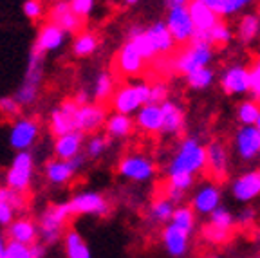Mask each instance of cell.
<instances>
[{
	"mask_svg": "<svg viewBox=\"0 0 260 258\" xmlns=\"http://www.w3.org/2000/svg\"><path fill=\"white\" fill-rule=\"evenodd\" d=\"M204 170H206V145L195 136L181 139L172 157L168 159L167 175L188 174L197 177Z\"/></svg>",
	"mask_w": 260,
	"mask_h": 258,
	"instance_id": "obj_2",
	"label": "cell"
},
{
	"mask_svg": "<svg viewBox=\"0 0 260 258\" xmlns=\"http://www.w3.org/2000/svg\"><path fill=\"white\" fill-rule=\"evenodd\" d=\"M45 78V54L38 53L35 49H31L27 58V67H25V74L22 85L16 89L15 100L20 103V107H31L37 103L38 96L42 92V85H44Z\"/></svg>",
	"mask_w": 260,
	"mask_h": 258,
	"instance_id": "obj_4",
	"label": "cell"
},
{
	"mask_svg": "<svg viewBox=\"0 0 260 258\" xmlns=\"http://www.w3.org/2000/svg\"><path fill=\"white\" fill-rule=\"evenodd\" d=\"M121 2H123V4H125V6H130V8H132V6L139 4L141 0H121Z\"/></svg>",
	"mask_w": 260,
	"mask_h": 258,
	"instance_id": "obj_55",
	"label": "cell"
},
{
	"mask_svg": "<svg viewBox=\"0 0 260 258\" xmlns=\"http://www.w3.org/2000/svg\"><path fill=\"white\" fill-rule=\"evenodd\" d=\"M190 0H165V8L168 9H177V8H186Z\"/></svg>",
	"mask_w": 260,
	"mask_h": 258,
	"instance_id": "obj_54",
	"label": "cell"
},
{
	"mask_svg": "<svg viewBox=\"0 0 260 258\" xmlns=\"http://www.w3.org/2000/svg\"><path fill=\"white\" fill-rule=\"evenodd\" d=\"M22 107L20 103L15 100L13 96H4L0 98V119L2 121H15L20 117Z\"/></svg>",
	"mask_w": 260,
	"mask_h": 258,
	"instance_id": "obj_43",
	"label": "cell"
},
{
	"mask_svg": "<svg viewBox=\"0 0 260 258\" xmlns=\"http://www.w3.org/2000/svg\"><path fill=\"white\" fill-rule=\"evenodd\" d=\"M73 211L69 208V202H60V204L47 206L40 215L38 224V240L44 246H54L63 238L65 228L73 218Z\"/></svg>",
	"mask_w": 260,
	"mask_h": 258,
	"instance_id": "obj_5",
	"label": "cell"
},
{
	"mask_svg": "<svg viewBox=\"0 0 260 258\" xmlns=\"http://www.w3.org/2000/svg\"><path fill=\"white\" fill-rule=\"evenodd\" d=\"M235 224V215L228 208H224V206H219L213 213L208 215V224L203 231V237L206 238V242L213 244V246L215 244H222L232 237Z\"/></svg>",
	"mask_w": 260,
	"mask_h": 258,
	"instance_id": "obj_11",
	"label": "cell"
},
{
	"mask_svg": "<svg viewBox=\"0 0 260 258\" xmlns=\"http://www.w3.org/2000/svg\"><path fill=\"white\" fill-rule=\"evenodd\" d=\"M118 83H116V76H114L110 71H100V73L94 76L92 85H90V100L92 103H100L103 105L105 101H109L112 98L114 90H116Z\"/></svg>",
	"mask_w": 260,
	"mask_h": 258,
	"instance_id": "obj_31",
	"label": "cell"
},
{
	"mask_svg": "<svg viewBox=\"0 0 260 258\" xmlns=\"http://www.w3.org/2000/svg\"><path fill=\"white\" fill-rule=\"evenodd\" d=\"M126 40L134 45L136 51L141 54L146 63L157 60V58H165L175 49L174 38L162 20L152 22L148 25H132L126 31Z\"/></svg>",
	"mask_w": 260,
	"mask_h": 258,
	"instance_id": "obj_1",
	"label": "cell"
},
{
	"mask_svg": "<svg viewBox=\"0 0 260 258\" xmlns=\"http://www.w3.org/2000/svg\"><path fill=\"white\" fill-rule=\"evenodd\" d=\"M6 235L11 242L31 246V244L38 242V224L31 217H16L8 226Z\"/></svg>",
	"mask_w": 260,
	"mask_h": 258,
	"instance_id": "obj_29",
	"label": "cell"
},
{
	"mask_svg": "<svg viewBox=\"0 0 260 258\" xmlns=\"http://www.w3.org/2000/svg\"><path fill=\"white\" fill-rule=\"evenodd\" d=\"M22 13L27 20L40 22L45 16V6L42 0H25L24 6H22Z\"/></svg>",
	"mask_w": 260,
	"mask_h": 258,
	"instance_id": "obj_46",
	"label": "cell"
},
{
	"mask_svg": "<svg viewBox=\"0 0 260 258\" xmlns=\"http://www.w3.org/2000/svg\"><path fill=\"white\" fill-rule=\"evenodd\" d=\"M211 258H219V256H211Z\"/></svg>",
	"mask_w": 260,
	"mask_h": 258,
	"instance_id": "obj_57",
	"label": "cell"
},
{
	"mask_svg": "<svg viewBox=\"0 0 260 258\" xmlns=\"http://www.w3.org/2000/svg\"><path fill=\"white\" fill-rule=\"evenodd\" d=\"M256 128V132L260 134V112H258V117H256V121H255V125H253Z\"/></svg>",
	"mask_w": 260,
	"mask_h": 258,
	"instance_id": "obj_56",
	"label": "cell"
},
{
	"mask_svg": "<svg viewBox=\"0 0 260 258\" xmlns=\"http://www.w3.org/2000/svg\"><path fill=\"white\" fill-rule=\"evenodd\" d=\"M165 25L174 38L175 45H188L195 37V27L191 24L190 13L186 8L168 9L165 16Z\"/></svg>",
	"mask_w": 260,
	"mask_h": 258,
	"instance_id": "obj_17",
	"label": "cell"
},
{
	"mask_svg": "<svg viewBox=\"0 0 260 258\" xmlns=\"http://www.w3.org/2000/svg\"><path fill=\"white\" fill-rule=\"evenodd\" d=\"M242 45H251L260 38V15L258 13H242L233 33Z\"/></svg>",
	"mask_w": 260,
	"mask_h": 258,
	"instance_id": "obj_32",
	"label": "cell"
},
{
	"mask_svg": "<svg viewBox=\"0 0 260 258\" xmlns=\"http://www.w3.org/2000/svg\"><path fill=\"white\" fill-rule=\"evenodd\" d=\"M230 195L240 204H249L260 197V168H248L235 175L230 184Z\"/></svg>",
	"mask_w": 260,
	"mask_h": 258,
	"instance_id": "obj_16",
	"label": "cell"
},
{
	"mask_svg": "<svg viewBox=\"0 0 260 258\" xmlns=\"http://www.w3.org/2000/svg\"><path fill=\"white\" fill-rule=\"evenodd\" d=\"M168 224H172V226H175L177 230L184 231V233H188L191 237L195 226H197V215H195V211L191 210L190 206L179 204L175 206V210L172 213V218Z\"/></svg>",
	"mask_w": 260,
	"mask_h": 258,
	"instance_id": "obj_38",
	"label": "cell"
},
{
	"mask_svg": "<svg viewBox=\"0 0 260 258\" xmlns=\"http://www.w3.org/2000/svg\"><path fill=\"white\" fill-rule=\"evenodd\" d=\"M174 210H175L174 202L165 197V195H161V197L154 199L152 204L148 206V215L146 217H148L150 222H154V224H168Z\"/></svg>",
	"mask_w": 260,
	"mask_h": 258,
	"instance_id": "obj_39",
	"label": "cell"
},
{
	"mask_svg": "<svg viewBox=\"0 0 260 258\" xmlns=\"http://www.w3.org/2000/svg\"><path fill=\"white\" fill-rule=\"evenodd\" d=\"M159 107H161V117H162L159 136H165V137L179 136L184 130V126H186V112L181 107V103L167 100L162 101Z\"/></svg>",
	"mask_w": 260,
	"mask_h": 258,
	"instance_id": "obj_21",
	"label": "cell"
},
{
	"mask_svg": "<svg viewBox=\"0 0 260 258\" xmlns=\"http://www.w3.org/2000/svg\"><path fill=\"white\" fill-rule=\"evenodd\" d=\"M217 80V73L215 69L211 67H201L193 73L186 74L184 76V81H186L188 89L195 90V92H203V90H208L210 87H213Z\"/></svg>",
	"mask_w": 260,
	"mask_h": 258,
	"instance_id": "obj_36",
	"label": "cell"
},
{
	"mask_svg": "<svg viewBox=\"0 0 260 258\" xmlns=\"http://www.w3.org/2000/svg\"><path fill=\"white\" fill-rule=\"evenodd\" d=\"M150 83L145 80H132L119 85L110 98V109L116 114L134 116L143 105L150 103Z\"/></svg>",
	"mask_w": 260,
	"mask_h": 258,
	"instance_id": "obj_3",
	"label": "cell"
},
{
	"mask_svg": "<svg viewBox=\"0 0 260 258\" xmlns=\"http://www.w3.org/2000/svg\"><path fill=\"white\" fill-rule=\"evenodd\" d=\"M87 157L85 153H80L76 157L69 159V161H61V159H49L44 166V174H45V179H47L49 184L53 186H65L69 184L76 174L83 168L85 165Z\"/></svg>",
	"mask_w": 260,
	"mask_h": 258,
	"instance_id": "obj_13",
	"label": "cell"
},
{
	"mask_svg": "<svg viewBox=\"0 0 260 258\" xmlns=\"http://www.w3.org/2000/svg\"><path fill=\"white\" fill-rule=\"evenodd\" d=\"M197 2H201L203 6H206L208 9H211V11L215 13L219 18H222L224 16V9H226V0H197Z\"/></svg>",
	"mask_w": 260,
	"mask_h": 258,
	"instance_id": "obj_50",
	"label": "cell"
},
{
	"mask_svg": "<svg viewBox=\"0 0 260 258\" xmlns=\"http://www.w3.org/2000/svg\"><path fill=\"white\" fill-rule=\"evenodd\" d=\"M249 96L260 103V53L249 65Z\"/></svg>",
	"mask_w": 260,
	"mask_h": 258,
	"instance_id": "obj_44",
	"label": "cell"
},
{
	"mask_svg": "<svg viewBox=\"0 0 260 258\" xmlns=\"http://www.w3.org/2000/svg\"><path fill=\"white\" fill-rule=\"evenodd\" d=\"M100 49V38L92 31H80L74 37L73 42V53L76 58H87L92 56Z\"/></svg>",
	"mask_w": 260,
	"mask_h": 258,
	"instance_id": "obj_37",
	"label": "cell"
},
{
	"mask_svg": "<svg viewBox=\"0 0 260 258\" xmlns=\"http://www.w3.org/2000/svg\"><path fill=\"white\" fill-rule=\"evenodd\" d=\"M25 204L27 201L24 194L9 190L8 186H0V226L8 228L16 215L24 210Z\"/></svg>",
	"mask_w": 260,
	"mask_h": 258,
	"instance_id": "obj_25",
	"label": "cell"
},
{
	"mask_svg": "<svg viewBox=\"0 0 260 258\" xmlns=\"http://www.w3.org/2000/svg\"><path fill=\"white\" fill-rule=\"evenodd\" d=\"M49 22L56 24L65 35H78L83 27V20L74 15L67 0H54V4L49 9Z\"/></svg>",
	"mask_w": 260,
	"mask_h": 258,
	"instance_id": "obj_24",
	"label": "cell"
},
{
	"mask_svg": "<svg viewBox=\"0 0 260 258\" xmlns=\"http://www.w3.org/2000/svg\"><path fill=\"white\" fill-rule=\"evenodd\" d=\"M69 208L73 215H89V217H105L110 211V204L107 197L100 191L85 190L78 191L69 199Z\"/></svg>",
	"mask_w": 260,
	"mask_h": 258,
	"instance_id": "obj_14",
	"label": "cell"
},
{
	"mask_svg": "<svg viewBox=\"0 0 260 258\" xmlns=\"http://www.w3.org/2000/svg\"><path fill=\"white\" fill-rule=\"evenodd\" d=\"M65 38H67V35H65L56 24L45 22V24H42V27L38 29L37 40L32 44V49L42 54L54 53V51L63 47Z\"/></svg>",
	"mask_w": 260,
	"mask_h": 258,
	"instance_id": "obj_26",
	"label": "cell"
},
{
	"mask_svg": "<svg viewBox=\"0 0 260 258\" xmlns=\"http://www.w3.org/2000/svg\"><path fill=\"white\" fill-rule=\"evenodd\" d=\"M31 254H32V258H45V254H47V246H44L40 240L31 244Z\"/></svg>",
	"mask_w": 260,
	"mask_h": 258,
	"instance_id": "obj_53",
	"label": "cell"
},
{
	"mask_svg": "<svg viewBox=\"0 0 260 258\" xmlns=\"http://www.w3.org/2000/svg\"><path fill=\"white\" fill-rule=\"evenodd\" d=\"M118 174L125 181L141 184V182H150L155 177L157 166L145 153H126L118 163Z\"/></svg>",
	"mask_w": 260,
	"mask_h": 258,
	"instance_id": "obj_8",
	"label": "cell"
},
{
	"mask_svg": "<svg viewBox=\"0 0 260 258\" xmlns=\"http://www.w3.org/2000/svg\"><path fill=\"white\" fill-rule=\"evenodd\" d=\"M219 206H222V190H220L219 182L203 181L199 186H195L190 199V208L195 211V215L208 217Z\"/></svg>",
	"mask_w": 260,
	"mask_h": 258,
	"instance_id": "obj_10",
	"label": "cell"
},
{
	"mask_svg": "<svg viewBox=\"0 0 260 258\" xmlns=\"http://www.w3.org/2000/svg\"><path fill=\"white\" fill-rule=\"evenodd\" d=\"M63 249L67 258H92L89 244L76 230H67L63 233Z\"/></svg>",
	"mask_w": 260,
	"mask_h": 258,
	"instance_id": "obj_35",
	"label": "cell"
},
{
	"mask_svg": "<svg viewBox=\"0 0 260 258\" xmlns=\"http://www.w3.org/2000/svg\"><path fill=\"white\" fill-rule=\"evenodd\" d=\"M161 121V107L157 103H146L134 114V126L143 134H159Z\"/></svg>",
	"mask_w": 260,
	"mask_h": 258,
	"instance_id": "obj_30",
	"label": "cell"
},
{
	"mask_svg": "<svg viewBox=\"0 0 260 258\" xmlns=\"http://www.w3.org/2000/svg\"><path fill=\"white\" fill-rule=\"evenodd\" d=\"M69 8L80 20L85 22L96 9V0H67Z\"/></svg>",
	"mask_w": 260,
	"mask_h": 258,
	"instance_id": "obj_45",
	"label": "cell"
},
{
	"mask_svg": "<svg viewBox=\"0 0 260 258\" xmlns=\"http://www.w3.org/2000/svg\"><path fill=\"white\" fill-rule=\"evenodd\" d=\"M161 244L170 256L183 258L190 251V235L177 230L172 224H165L161 231Z\"/></svg>",
	"mask_w": 260,
	"mask_h": 258,
	"instance_id": "obj_27",
	"label": "cell"
},
{
	"mask_svg": "<svg viewBox=\"0 0 260 258\" xmlns=\"http://www.w3.org/2000/svg\"><path fill=\"white\" fill-rule=\"evenodd\" d=\"M260 112V103L255 100H242L235 109V117L240 126L255 125Z\"/></svg>",
	"mask_w": 260,
	"mask_h": 258,
	"instance_id": "obj_40",
	"label": "cell"
},
{
	"mask_svg": "<svg viewBox=\"0 0 260 258\" xmlns=\"http://www.w3.org/2000/svg\"><path fill=\"white\" fill-rule=\"evenodd\" d=\"M232 152L240 163L251 165L260 161V134L255 126H240L232 136Z\"/></svg>",
	"mask_w": 260,
	"mask_h": 258,
	"instance_id": "obj_9",
	"label": "cell"
},
{
	"mask_svg": "<svg viewBox=\"0 0 260 258\" xmlns=\"http://www.w3.org/2000/svg\"><path fill=\"white\" fill-rule=\"evenodd\" d=\"M255 217H256V211L248 206V208H242V210L239 211L235 220L239 222V224H242V226H248V224H251V222L255 220Z\"/></svg>",
	"mask_w": 260,
	"mask_h": 258,
	"instance_id": "obj_51",
	"label": "cell"
},
{
	"mask_svg": "<svg viewBox=\"0 0 260 258\" xmlns=\"http://www.w3.org/2000/svg\"><path fill=\"white\" fill-rule=\"evenodd\" d=\"M186 9H188V13H190L191 24H193V27H195L193 40L195 42H206L204 40L206 33L210 31V29L213 27L220 18L215 15V13L211 11V9H208L206 6H203L201 2H197V0H190L188 6H186Z\"/></svg>",
	"mask_w": 260,
	"mask_h": 258,
	"instance_id": "obj_23",
	"label": "cell"
},
{
	"mask_svg": "<svg viewBox=\"0 0 260 258\" xmlns=\"http://www.w3.org/2000/svg\"><path fill=\"white\" fill-rule=\"evenodd\" d=\"M109 116V110L105 105L100 103H87L83 107H78L76 110V130L83 136L87 134H96L100 128H103Z\"/></svg>",
	"mask_w": 260,
	"mask_h": 258,
	"instance_id": "obj_20",
	"label": "cell"
},
{
	"mask_svg": "<svg viewBox=\"0 0 260 258\" xmlns=\"http://www.w3.org/2000/svg\"><path fill=\"white\" fill-rule=\"evenodd\" d=\"M114 65H116V71H118L119 76H123V78H138L139 74L145 71L146 61L143 60L141 54L136 51L134 45L130 44L128 40H125L121 47L118 49V53H116Z\"/></svg>",
	"mask_w": 260,
	"mask_h": 258,
	"instance_id": "obj_22",
	"label": "cell"
},
{
	"mask_svg": "<svg viewBox=\"0 0 260 258\" xmlns=\"http://www.w3.org/2000/svg\"><path fill=\"white\" fill-rule=\"evenodd\" d=\"M76 110L78 105L73 101V98L63 100L60 105L54 107L49 114V132L58 137L76 130Z\"/></svg>",
	"mask_w": 260,
	"mask_h": 258,
	"instance_id": "obj_19",
	"label": "cell"
},
{
	"mask_svg": "<svg viewBox=\"0 0 260 258\" xmlns=\"http://www.w3.org/2000/svg\"><path fill=\"white\" fill-rule=\"evenodd\" d=\"M103 128H105V134L109 139H126L136 128L134 117L112 112L107 116V121L103 125Z\"/></svg>",
	"mask_w": 260,
	"mask_h": 258,
	"instance_id": "obj_34",
	"label": "cell"
},
{
	"mask_svg": "<svg viewBox=\"0 0 260 258\" xmlns=\"http://www.w3.org/2000/svg\"><path fill=\"white\" fill-rule=\"evenodd\" d=\"M195 188V177L193 175H188V174H174V175H168L167 179V184H165V197L170 199L174 204L177 202L184 201L186 194L190 190Z\"/></svg>",
	"mask_w": 260,
	"mask_h": 258,
	"instance_id": "obj_33",
	"label": "cell"
},
{
	"mask_svg": "<svg viewBox=\"0 0 260 258\" xmlns=\"http://www.w3.org/2000/svg\"><path fill=\"white\" fill-rule=\"evenodd\" d=\"M110 139L107 136H102V134H92L83 145V150H85V157L89 159H100L103 153L109 150Z\"/></svg>",
	"mask_w": 260,
	"mask_h": 258,
	"instance_id": "obj_42",
	"label": "cell"
},
{
	"mask_svg": "<svg viewBox=\"0 0 260 258\" xmlns=\"http://www.w3.org/2000/svg\"><path fill=\"white\" fill-rule=\"evenodd\" d=\"M215 60V47L206 42H195L191 40L177 56L172 60V69L181 76L193 73L201 67H210Z\"/></svg>",
	"mask_w": 260,
	"mask_h": 258,
	"instance_id": "obj_6",
	"label": "cell"
},
{
	"mask_svg": "<svg viewBox=\"0 0 260 258\" xmlns=\"http://www.w3.org/2000/svg\"><path fill=\"white\" fill-rule=\"evenodd\" d=\"M219 85L226 96H246L249 94V65L233 61L219 74Z\"/></svg>",
	"mask_w": 260,
	"mask_h": 258,
	"instance_id": "obj_12",
	"label": "cell"
},
{
	"mask_svg": "<svg viewBox=\"0 0 260 258\" xmlns=\"http://www.w3.org/2000/svg\"><path fill=\"white\" fill-rule=\"evenodd\" d=\"M232 153L226 143L220 139H211L206 145V170L215 181H222L230 174Z\"/></svg>",
	"mask_w": 260,
	"mask_h": 258,
	"instance_id": "obj_18",
	"label": "cell"
},
{
	"mask_svg": "<svg viewBox=\"0 0 260 258\" xmlns=\"http://www.w3.org/2000/svg\"><path fill=\"white\" fill-rule=\"evenodd\" d=\"M204 40H206L210 45H213V47H215V45H228L233 40V29L230 27L224 20H219L210 31L206 33Z\"/></svg>",
	"mask_w": 260,
	"mask_h": 258,
	"instance_id": "obj_41",
	"label": "cell"
},
{
	"mask_svg": "<svg viewBox=\"0 0 260 258\" xmlns=\"http://www.w3.org/2000/svg\"><path fill=\"white\" fill-rule=\"evenodd\" d=\"M168 94H170V90H168V85L165 83V81L157 80L154 81V83H150V103H157V105H161L162 101L168 100Z\"/></svg>",
	"mask_w": 260,
	"mask_h": 258,
	"instance_id": "obj_49",
	"label": "cell"
},
{
	"mask_svg": "<svg viewBox=\"0 0 260 258\" xmlns=\"http://www.w3.org/2000/svg\"><path fill=\"white\" fill-rule=\"evenodd\" d=\"M73 101L76 103L78 107H83V105H87V103H92V100H90L89 89H87V87H81V89H78L76 92H74Z\"/></svg>",
	"mask_w": 260,
	"mask_h": 258,
	"instance_id": "obj_52",
	"label": "cell"
},
{
	"mask_svg": "<svg viewBox=\"0 0 260 258\" xmlns=\"http://www.w3.org/2000/svg\"><path fill=\"white\" fill-rule=\"evenodd\" d=\"M83 145H85V136L81 132H78V130H73V132H67L63 136L54 137V143H53L54 157L61 159V161H69V159L83 153Z\"/></svg>",
	"mask_w": 260,
	"mask_h": 258,
	"instance_id": "obj_28",
	"label": "cell"
},
{
	"mask_svg": "<svg viewBox=\"0 0 260 258\" xmlns=\"http://www.w3.org/2000/svg\"><path fill=\"white\" fill-rule=\"evenodd\" d=\"M35 179V155L31 150L27 152H16L4 175V182L9 190L18 194H27Z\"/></svg>",
	"mask_w": 260,
	"mask_h": 258,
	"instance_id": "obj_7",
	"label": "cell"
},
{
	"mask_svg": "<svg viewBox=\"0 0 260 258\" xmlns=\"http://www.w3.org/2000/svg\"><path fill=\"white\" fill-rule=\"evenodd\" d=\"M255 0H226V9H224L222 18H230V16L242 15L244 11H248Z\"/></svg>",
	"mask_w": 260,
	"mask_h": 258,
	"instance_id": "obj_48",
	"label": "cell"
},
{
	"mask_svg": "<svg viewBox=\"0 0 260 258\" xmlns=\"http://www.w3.org/2000/svg\"><path fill=\"white\" fill-rule=\"evenodd\" d=\"M4 258H32L31 246L8 240V242H6V249H4Z\"/></svg>",
	"mask_w": 260,
	"mask_h": 258,
	"instance_id": "obj_47",
	"label": "cell"
},
{
	"mask_svg": "<svg viewBox=\"0 0 260 258\" xmlns=\"http://www.w3.org/2000/svg\"><path fill=\"white\" fill-rule=\"evenodd\" d=\"M40 137V123L35 117H18L9 128V145L16 152H27Z\"/></svg>",
	"mask_w": 260,
	"mask_h": 258,
	"instance_id": "obj_15",
	"label": "cell"
}]
</instances>
